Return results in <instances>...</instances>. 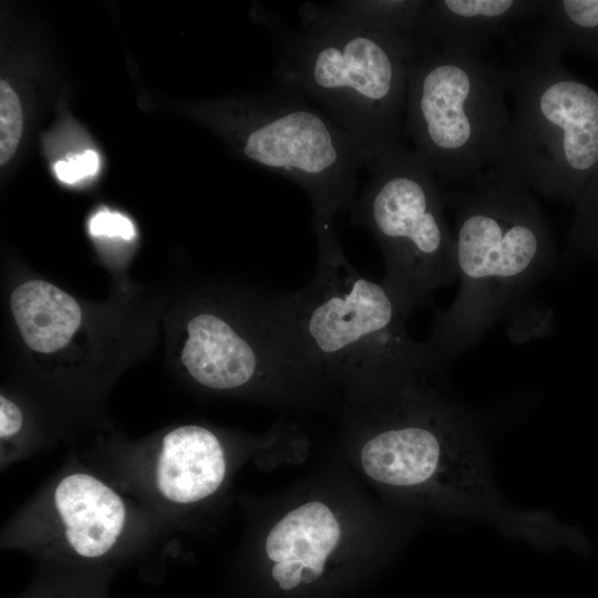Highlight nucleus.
Listing matches in <instances>:
<instances>
[{
    "label": "nucleus",
    "mask_w": 598,
    "mask_h": 598,
    "mask_svg": "<svg viewBox=\"0 0 598 598\" xmlns=\"http://www.w3.org/2000/svg\"><path fill=\"white\" fill-rule=\"evenodd\" d=\"M454 212L457 279L452 305L434 313L425 343L435 372L477 343L522 303L555 262L556 244L532 190L499 167L443 190Z\"/></svg>",
    "instance_id": "f257e3e1"
},
{
    "label": "nucleus",
    "mask_w": 598,
    "mask_h": 598,
    "mask_svg": "<svg viewBox=\"0 0 598 598\" xmlns=\"http://www.w3.org/2000/svg\"><path fill=\"white\" fill-rule=\"evenodd\" d=\"M318 264L313 278L290 292L295 322L324 379L385 398L434 373L424 342L382 281L360 274L346 257L333 221L313 218Z\"/></svg>",
    "instance_id": "f03ea898"
},
{
    "label": "nucleus",
    "mask_w": 598,
    "mask_h": 598,
    "mask_svg": "<svg viewBox=\"0 0 598 598\" xmlns=\"http://www.w3.org/2000/svg\"><path fill=\"white\" fill-rule=\"evenodd\" d=\"M281 33L277 85L311 101L370 163L402 146L408 66L419 44L360 27L300 19Z\"/></svg>",
    "instance_id": "7ed1b4c3"
},
{
    "label": "nucleus",
    "mask_w": 598,
    "mask_h": 598,
    "mask_svg": "<svg viewBox=\"0 0 598 598\" xmlns=\"http://www.w3.org/2000/svg\"><path fill=\"white\" fill-rule=\"evenodd\" d=\"M393 404L392 420L361 448L367 475L396 487L434 484L457 517L491 522L516 534L525 514L511 508L498 493L478 421L423 383L396 393Z\"/></svg>",
    "instance_id": "20e7f679"
},
{
    "label": "nucleus",
    "mask_w": 598,
    "mask_h": 598,
    "mask_svg": "<svg viewBox=\"0 0 598 598\" xmlns=\"http://www.w3.org/2000/svg\"><path fill=\"white\" fill-rule=\"evenodd\" d=\"M561 55L535 33L505 68L514 110L494 166L547 199L575 204L598 173V89L577 79Z\"/></svg>",
    "instance_id": "39448f33"
},
{
    "label": "nucleus",
    "mask_w": 598,
    "mask_h": 598,
    "mask_svg": "<svg viewBox=\"0 0 598 598\" xmlns=\"http://www.w3.org/2000/svg\"><path fill=\"white\" fill-rule=\"evenodd\" d=\"M507 93L505 68L480 54L427 43L411 55L403 137L440 185L468 183L499 162Z\"/></svg>",
    "instance_id": "423d86ee"
},
{
    "label": "nucleus",
    "mask_w": 598,
    "mask_h": 598,
    "mask_svg": "<svg viewBox=\"0 0 598 598\" xmlns=\"http://www.w3.org/2000/svg\"><path fill=\"white\" fill-rule=\"evenodd\" d=\"M365 168L369 176L349 209L351 223L377 240L382 282L409 318L436 289L457 280L444 193L427 162L405 145Z\"/></svg>",
    "instance_id": "0eeeda50"
},
{
    "label": "nucleus",
    "mask_w": 598,
    "mask_h": 598,
    "mask_svg": "<svg viewBox=\"0 0 598 598\" xmlns=\"http://www.w3.org/2000/svg\"><path fill=\"white\" fill-rule=\"evenodd\" d=\"M186 332L181 361L207 389L282 391L326 380L305 347L289 293L252 295L233 311L204 309Z\"/></svg>",
    "instance_id": "6e6552de"
},
{
    "label": "nucleus",
    "mask_w": 598,
    "mask_h": 598,
    "mask_svg": "<svg viewBox=\"0 0 598 598\" xmlns=\"http://www.w3.org/2000/svg\"><path fill=\"white\" fill-rule=\"evenodd\" d=\"M238 111L243 155L300 186L310 199L313 218L333 221L350 209L358 172L370 161L323 112L278 85Z\"/></svg>",
    "instance_id": "1a4fd4ad"
},
{
    "label": "nucleus",
    "mask_w": 598,
    "mask_h": 598,
    "mask_svg": "<svg viewBox=\"0 0 598 598\" xmlns=\"http://www.w3.org/2000/svg\"><path fill=\"white\" fill-rule=\"evenodd\" d=\"M125 523V504L113 488L90 474L72 473L55 485L34 534L50 547L97 558L116 545Z\"/></svg>",
    "instance_id": "9d476101"
},
{
    "label": "nucleus",
    "mask_w": 598,
    "mask_h": 598,
    "mask_svg": "<svg viewBox=\"0 0 598 598\" xmlns=\"http://www.w3.org/2000/svg\"><path fill=\"white\" fill-rule=\"evenodd\" d=\"M538 0H433L423 17L422 38L442 49L475 54L515 22L539 14Z\"/></svg>",
    "instance_id": "9b49d317"
},
{
    "label": "nucleus",
    "mask_w": 598,
    "mask_h": 598,
    "mask_svg": "<svg viewBox=\"0 0 598 598\" xmlns=\"http://www.w3.org/2000/svg\"><path fill=\"white\" fill-rule=\"evenodd\" d=\"M226 473L224 448L218 437L199 425H183L168 432L155 465L159 493L169 502L192 504L214 494Z\"/></svg>",
    "instance_id": "f8f14e48"
},
{
    "label": "nucleus",
    "mask_w": 598,
    "mask_h": 598,
    "mask_svg": "<svg viewBox=\"0 0 598 598\" xmlns=\"http://www.w3.org/2000/svg\"><path fill=\"white\" fill-rule=\"evenodd\" d=\"M10 307L25 344L41 353L65 347L82 320L74 298L43 280L18 286L11 295Z\"/></svg>",
    "instance_id": "ddd939ff"
},
{
    "label": "nucleus",
    "mask_w": 598,
    "mask_h": 598,
    "mask_svg": "<svg viewBox=\"0 0 598 598\" xmlns=\"http://www.w3.org/2000/svg\"><path fill=\"white\" fill-rule=\"evenodd\" d=\"M341 536L331 509L320 502L306 503L285 515L266 538V554L275 563L299 560L323 573L327 557Z\"/></svg>",
    "instance_id": "4468645a"
},
{
    "label": "nucleus",
    "mask_w": 598,
    "mask_h": 598,
    "mask_svg": "<svg viewBox=\"0 0 598 598\" xmlns=\"http://www.w3.org/2000/svg\"><path fill=\"white\" fill-rule=\"evenodd\" d=\"M427 4L426 0L307 2L299 8V18L347 23L421 44Z\"/></svg>",
    "instance_id": "2eb2a0df"
},
{
    "label": "nucleus",
    "mask_w": 598,
    "mask_h": 598,
    "mask_svg": "<svg viewBox=\"0 0 598 598\" xmlns=\"http://www.w3.org/2000/svg\"><path fill=\"white\" fill-rule=\"evenodd\" d=\"M536 32L559 53L579 52L598 63V0H543Z\"/></svg>",
    "instance_id": "dca6fc26"
},
{
    "label": "nucleus",
    "mask_w": 598,
    "mask_h": 598,
    "mask_svg": "<svg viewBox=\"0 0 598 598\" xmlns=\"http://www.w3.org/2000/svg\"><path fill=\"white\" fill-rule=\"evenodd\" d=\"M567 244L573 256L598 261V173L575 202Z\"/></svg>",
    "instance_id": "f3484780"
},
{
    "label": "nucleus",
    "mask_w": 598,
    "mask_h": 598,
    "mask_svg": "<svg viewBox=\"0 0 598 598\" xmlns=\"http://www.w3.org/2000/svg\"><path fill=\"white\" fill-rule=\"evenodd\" d=\"M22 132V109L16 92L3 80L0 82V164L14 154Z\"/></svg>",
    "instance_id": "a211bd4d"
},
{
    "label": "nucleus",
    "mask_w": 598,
    "mask_h": 598,
    "mask_svg": "<svg viewBox=\"0 0 598 598\" xmlns=\"http://www.w3.org/2000/svg\"><path fill=\"white\" fill-rule=\"evenodd\" d=\"M100 167V158L95 151L87 150L82 154L59 161L54 165L56 177L66 184H73L80 179L96 174Z\"/></svg>",
    "instance_id": "6ab92c4d"
},
{
    "label": "nucleus",
    "mask_w": 598,
    "mask_h": 598,
    "mask_svg": "<svg viewBox=\"0 0 598 598\" xmlns=\"http://www.w3.org/2000/svg\"><path fill=\"white\" fill-rule=\"evenodd\" d=\"M89 228L90 233L96 237H121L131 240L135 236V228L127 217L107 210L95 214Z\"/></svg>",
    "instance_id": "aec40b11"
},
{
    "label": "nucleus",
    "mask_w": 598,
    "mask_h": 598,
    "mask_svg": "<svg viewBox=\"0 0 598 598\" xmlns=\"http://www.w3.org/2000/svg\"><path fill=\"white\" fill-rule=\"evenodd\" d=\"M22 413L19 406L4 395L0 396V435L1 440L17 434L22 427Z\"/></svg>",
    "instance_id": "412c9836"
},
{
    "label": "nucleus",
    "mask_w": 598,
    "mask_h": 598,
    "mask_svg": "<svg viewBox=\"0 0 598 598\" xmlns=\"http://www.w3.org/2000/svg\"><path fill=\"white\" fill-rule=\"evenodd\" d=\"M303 567L302 561L285 560L276 563L271 569V575L281 589L291 590L301 584L300 577Z\"/></svg>",
    "instance_id": "4be33fe9"
},
{
    "label": "nucleus",
    "mask_w": 598,
    "mask_h": 598,
    "mask_svg": "<svg viewBox=\"0 0 598 598\" xmlns=\"http://www.w3.org/2000/svg\"><path fill=\"white\" fill-rule=\"evenodd\" d=\"M321 574L311 567L305 566L301 571L300 582L310 584L315 581Z\"/></svg>",
    "instance_id": "5701e85b"
}]
</instances>
